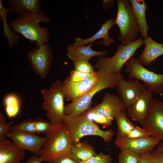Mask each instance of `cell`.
Segmentation results:
<instances>
[{
	"label": "cell",
	"mask_w": 163,
	"mask_h": 163,
	"mask_svg": "<svg viewBox=\"0 0 163 163\" xmlns=\"http://www.w3.org/2000/svg\"><path fill=\"white\" fill-rule=\"evenodd\" d=\"M153 163H163V152L156 150L151 152Z\"/></svg>",
	"instance_id": "74e56055"
},
{
	"label": "cell",
	"mask_w": 163,
	"mask_h": 163,
	"mask_svg": "<svg viewBox=\"0 0 163 163\" xmlns=\"http://www.w3.org/2000/svg\"><path fill=\"white\" fill-rule=\"evenodd\" d=\"M116 1L117 8L115 24L120 30L118 40L125 45L135 40L139 33V27L129 0Z\"/></svg>",
	"instance_id": "52a82bcc"
},
{
	"label": "cell",
	"mask_w": 163,
	"mask_h": 163,
	"mask_svg": "<svg viewBox=\"0 0 163 163\" xmlns=\"http://www.w3.org/2000/svg\"><path fill=\"white\" fill-rule=\"evenodd\" d=\"M97 71L98 80L96 85L85 96L65 106L66 115L76 116L90 110L92 98L96 94L105 89L116 88L119 80L123 77L121 73L114 74L106 71Z\"/></svg>",
	"instance_id": "3957f363"
},
{
	"label": "cell",
	"mask_w": 163,
	"mask_h": 163,
	"mask_svg": "<svg viewBox=\"0 0 163 163\" xmlns=\"http://www.w3.org/2000/svg\"><path fill=\"white\" fill-rule=\"evenodd\" d=\"M4 102L6 113L9 117H14L18 114L20 110V103L17 95L13 93L7 94L4 98Z\"/></svg>",
	"instance_id": "484cf974"
},
{
	"label": "cell",
	"mask_w": 163,
	"mask_h": 163,
	"mask_svg": "<svg viewBox=\"0 0 163 163\" xmlns=\"http://www.w3.org/2000/svg\"><path fill=\"white\" fill-rule=\"evenodd\" d=\"M41 91L43 99L42 108L46 111L50 122L54 125L63 123L66 114L62 83L57 80L51 84L48 89L42 88Z\"/></svg>",
	"instance_id": "5b68a950"
},
{
	"label": "cell",
	"mask_w": 163,
	"mask_h": 163,
	"mask_svg": "<svg viewBox=\"0 0 163 163\" xmlns=\"http://www.w3.org/2000/svg\"><path fill=\"white\" fill-rule=\"evenodd\" d=\"M140 155L128 149L120 150L118 155L119 163H138Z\"/></svg>",
	"instance_id": "83f0119b"
},
{
	"label": "cell",
	"mask_w": 163,
	"mask_h": 163,
	"mask_svg": "<svg viewBox=\"0 0 163 163\" xmlns=\"http://www.w3.org/2000/svg\"><path fill=\"white\" fill-rule=\"evenodd\" d=\"M74 69L84 73H92L94 72L93 67L87 60H79L73 62Z\"/></svg>",
	"instance_id": "f546056e"
},
{
	"label": "cell",
	"mask_w": 163,
	"mask_h": 163,
	"mask_svg": "<svg viewBox=\"0 0 163 163\" xmlns=\"http://www.w3.org/2000/svg\"><path fill=\"white\" fill-rule=\"evenodd\" d=\"M124 109L119 96L107 92L103 96L102 102L89 110L113 121L116 114Z\"/></svg>",
	"instance_id": "2e32d148"
},
{
	"label": "cell",
	"mask_w": 163,
	"mask_h": 163,
	"mask_svg": "<svg viewBox=\"0 0 163 163\" xmlns=\"http://www.w3.org/2000/svg\"><path fill=\"white\" fill-rule=\"evenodd\" d=\"M88 120L98 123L105 126H109L112 124V120L106 118L101 115L91 112L89 110L83 113Z\"/></svg>",
	"instance_id": "f1b7e54d"
},
{
	"label": "cell",
	"mask_w": 163,
	"mask_h": 163,
	"mask_svg": "<svg viewBox=\"0 0 163 163\" xmlns=\"http://www.w3.org/2000/svg\"><path fill=\"white\" fill-rule=\"evenodd\" d=\"M3 1L0 0V15L3 25L2 36H5L7 40L8 44L10 48H11L19 41V37L13 30L7 21V15L8 12V8H6L3 6Z\"/></svg>",
	"instance_id": "cb8c5ba5"
},
{
	"label": "cell",
	"mask_w": 163,
	"mask_h": 163,
	"mask_svg": "<svg viewBox=\"0 0 163 163\" xmlns=\"http://www.w3.org/2000/svg\"><path fill=\"white\" fill-rule=\"evenodd\" d=\"M5 136L11 139L13 142L21 148L38 156H40L42 146L48 139L46 136H39L35 133L14 130L6 133Z\"/></svg>",
	"instance_id": "30bf717a"
},
{
	"label": "cell",
	"mask_w": 163,
	"mask_h": 163,
	"mask_svg": "<svg viewBox=\"0 0 163 163\" xmlns=\"http://www.w3.org/2000/svg\"><path fill=\"white\" fill-rule=\"evenodd\" d=\"M156 150L163 152V141L159 144Z\"/></svg>",
	"instance_id": "ab89813d"
},
{
	"label": "cell",
	"mask_w": 163,
	"mask_h": 163,
	"mask_svg": "<svg viewBox=\"0 0 163 163\" xmlns=\"http://www.w3.org/2000/svg\"><path fill=\"white\" fill-rule=\"evenodd\" d=\"M43 161L40 156L35 155L31 156L24 163H41Z\"/></svg>",
	"instance_id": "f35d334b"
},
{
	"label": "cell",
	"mask_w": 163,
	"mask_h": 163,
	"mask_svg": "<svg viewBox=\"0 0 163 163\" xmlns=\"http://www.w3.org/2000/svg\"><path fill=\"white\" fill-rule=\"evenodd\" d=\"M116 88L124 109L127 110L138 99L145 87L137 79H126L123 77Z\"/></svg>",
	"instance_id": "7c38bea8"
},
{
	"label": "cell",
	"mask_w": 163,
	"mask_h": 163,
	"mask_svg": "<svg viewBox=\"0 0 163 163\" xmlns=\"http://www.w3.org/2000/svg\"><path fill=\"white\" fill-rule=\"evenodd\" d=\"M143 44L144 40L141 37L126 44H121L112 56H98L94 68L97 71H106L114 74L120 73L123 66Z\"/></svg>",
	"instance_id": "8992f818"
},
{
	"label": "cell",
	"mask_w": 163,
	"mask_h": 163,
	"mask_svg": "<svg viewBox=\"0 0 163 163\" xmlns=\"http://www.w3.org/2000/svg\"><path fill=\"white\" fill-rule=\"evenodd\" d=\"M11 130L35 133H36L35 119H28L12 126Z\"/></svg>",
	"instance_id": "4316f807"
},
{
	"label": "cell",
	"mask_w": 163,
	"mask_h": 163,
	"mask_svg": "<svg viewBox=\"0 0 163 163\" xmlns=\"http://www.w3.org/2000/svg\"><path fill=\"white\" fill-rule=\"evenodd\" d=\"M114 118L118 125L117 138H126L135 126L127 117L125 110L124 109L120 111Z\"/></svg>",
	"instance_id": "d4e9b609"
},
{
	"label": "cell",
	"mask_w": 163,
	"mask_h": 163,
	"mask_svg": "<svg viewBox=\"0 0 163 163\" xmlns=\"http://www.w3.org/2000/svg\"><path fill=\"white\" fill-rule=\"evenodd\" d=\"M92 45L75 46L69 44L67 48L66 55L68 58L74 62L79 60L89 61L95 56H104L108 52V50L96 51L92 49Z\"/></svg>",
	"instance_id": "ffe728a7"
},
{
	"label": "cell",
	"mask_w": 163,
	"mask_h": 163,
	"mask_svg": "<svg viewBox=\"0 0 163 163\" xmlns=\"http://www.w3.org/2000/svg\"><path fill=\"white\" fill-rule=\"evenodd\" d=\"M98 80L97 71L89 78L84 81L73 82L66 79L62 83V90L66 99L71 102L86 95L96 85Z\"/></svg>",
	"instance_id": "8fae6325"
},
{
	"label": "cell",
	"mask_w": 163,
	"mask_h": 163,
	"mask_svg": "<svg viewBox=\"0 0 163 163\" xmlns=\"http://www.w3.org/2000/svg\"><path fill=\"white\" fill-rule=\"evenodd\" d=\"M115 18H112L108 19L105 23L101 24L99 30L90 37L85 39L80 37L75 38L72 45L75 46L85 45L91 44L100 39H103L102 42L105 46H108L114 43V40L110 36L109 32L115 24Z\"/></svg>",
	"instance_id": "ac0fdd59"
},
{
	"label": "cell",
	"mask_w": 163,
	"mask_h": 163,
	"mask_svg": "<svg viewBox=\"0 0 163 163\" xmlns=\"http://www.w3.org/2000/svg\"><path fill=\"white\" fill-rule=\"evenodd\" d=\"M152 98V92L144 88L138 99L127 109L129 117L143 125L149 117Z\"/></svg>",
	"instance_id": "9a60e30c"
},
{
	"label": "cell",
	"mask_w": 163,
	"mask_h": 163,
	"mask_svg": "<svg viewBox=\"0 0 163 163\" xmlns=\"http://www.w3.org/2000/svg\"><path fill=\"white\" fill-rule=\"evenodd\" d=\"M36 133L46 134L51 129L53 125L50 122L41 118L35 119Z\"/></svg>",
	"instance_id": "1f68e13d"
},
{
	"label": "cell",
	"mask_w": 163,
	"mask_h": 163,
	"mask_svg": "<svg viewBox=\"0 0 163 163\" xmlns=\"http://www.w3.org/2000/svg\"><path fill=\"white\" fill-rule=\"evenodd\" d=\"M51 21L44 13L29 14L12 19L9 25L15 34L20 33L30 42L35 43L37 48H38L47 44L50 37L49 28L40 27L39 23L49 24Z\"/></svg>",
	"instance_id": "6da1fadb"
},
{
	"label": "cell",
	"mask_w": 163,
	"mask_h": 163,
	"mask_svg": "<svg viewBox=\"0 0 163 163\" xmlns=\"http://www.w3.org/2000/svg\"><path fill=\"white\" fill-rule=\"evenodd\" d=\"M53 57L50 46L47 44L34 48L27 53V59L32 69L42 79L49 72Z\"/></svg>",
	"instance_id": "9c48e42d"
},
{
	"label": "cell",
	"mask_w": 163,
	"mask_h": 163,
	"mask_svg": "<svg viewBox=\"0 0 163 163\" xmlns=\"http://www.w3.org/2000/svg\"><path fill=\"white\" fill-rule=\"evenodd\" d=\"M14 121L12 120L8 123H6L5 119L2 113L0 112V140L6 139L5 135L11 131V126Z\"/></svg>",
	"instance_id": "836d02e7"
},
{
	"label": "cell",
	"mask_w": 163,
	"mask_h": 163,
	"mask_svg": "<svg viewBox=\"0 0 163 163\" xmlns=\"http://www.w3.org/2000/svg\"><path fill=\"white\" fill-rule=\"evenodd\" d=\"M145 47L138 58L143 66L150 65L163 55V44L158 43L149 36L144 40Z\"/></svg>",
	"instance_id": "44dd1931"
},
{
	"label": "cell",
	"mask_w": 163,
	"mask_h": 163,
	"mask_svg": "<svg viewBox=\"0 0 163 163\" xmlns=\"http://www.w3.org/2000/svg\"><path fill=\"white\" fill-rule=\"evenodd\" d=\"M152 135L150 131L136 126L129 133L126 138L128 139H138L147 138Z\"/></svg>",
	"instance_id": "4dcf8cb0"
},
{
	"label": "cell",
	"mask_w": 163,
	"mask_h": 163,
	"mask_svg": "<svg viewBox=\"0 0 163 163\" xmlns=\"http://www.w3.org/2000/svg\"><path fill=\"white\" fill-rule=\"evenodd\" d=\"M125 72L129 78H136L143 82L147 90L161 96H163V74L150 71L142 65L138 59L132 57L125 64Z\"/></svg>",
	"instance_id": "ba28073f"
},
{
	"label": "cell",
	"mask_w": 163,
	"mask_h": 163,
	"mask_svg": "<svg viewBox=\"0 0 163 163\" xmlns=\"http://www.w3.org/2000/svg\"><path fill=\"white\" fill-rule=\"evenodd\" d=\"M48 163H78L73 160L69 155H64L59 156Z\"/></svg>",
	"instance_id": "d590c367"
},
{
	"label": "cell",
	"mask_w": 163,
	"mask_h": 163,
	"mask_svg": "<svg viewBox=\"0 0 163 163\" xmlns=\"http://www.w3.org/2000/svg\"><path fill=\"white\" fill-rule=\"evenodd\" d=\"M143 128L152 132V136L163 141V100L151 99L150 112Z\"/></svg>",
	"instance_id": "4fadbf2b"
},
{
	"label": "cell",
	"mask_w": 163,
	"mask_h": 163,
	"mask_svg": "<svg viewBox=\"0 0 163 163\" xmlns=\"http://www.w3.org/2000/svg\"><path fill=\"white\" fill-rule=\"evenodd\" d=\"M138 163H153L151 152L140 154Z\"/></svg>",
	"instance_id": "8d00e7d4"
},
{
	"label": "cell",
	"mask_w": 163,
	"mask_h": 163,
	"mask_svg": "<svg viewBox=\"0 0 163 163\" xmlns=\"http://www.w3.org/2000/svg\"><path fill=\"white\" fill-rule=\"evenodd\" d=\"M94 72L91 74L87 73L74 69L71 71L69 76L66 79L73 82H80L89 78Z\"/></svg>",
	"instance_id": "d6a6232c"
},
{
	"label": "cell",
	"mask_w": 163,
	"mask_h": 163,
	"mask_svg": "<svg viewBox=\"0 0 163 163\" xmlns=\"http://www.w3.org/2000/svg\"><path fill=\"white\" fill-rule=\"evenodd\" d=\"M160 141L157 137L152 136L142 138H117L115 143L120 150L128 149L140 155L147 152H151L159 144Z\"/></svg>",
	"instance_id": "5bb4252c"
},
{
	"label": "cell",
	"mask_w": 163,
	"mask_h": 163,
	"mask_svg": "<svg viewBox=\"0 0 163 163\" xmlns=\"http://www.w3.org/2000/svg\"><path fill=\"white\" fill-rule=\"evenodd\" d=\"M8 12L22 16L27 14H44L39 0H8Z\"/></svg>",
	"instance_id": "d6986e66"
},
{
	"label": "cell",
	"mask_w": 163,
	"mask_h": 163,
	"mask_svg": "<svg viewBox=\"0 0 163 163\" xmlns=\"http://www.w3.org/2000/svg\"><path fill=\"white\" fill-rule=\"evenodd\" d=\"M48 139L43 145L40 157L43 161H49L64 155H69L73 144L66 125H53L46 134Z\"/></svg>",
	"instance_id": "7a4b0ae2"
},
{
	"label": "cell",
	"mask_w": 163,
	"mask_h": 163,
	"mask_svg": "<svg viewBox=\"0 0 163 163\" xmlns=\"http://www.w3.org/2000/svg\"><path fill=\"white\" fill-rule=\"evenodd\" d=\"M129 1L138 23L141 37L145 39L149 36V27L146 18L147 5L144 0H130Z\"/></svg>",
	"instance_id": "7402d4cb"
},
{
	"label": "cell",
	"mask_w": 163,
	"mask_h": 163,
	"mask_svg": "<svg viewBox=\"0 0 163 163\" xmlns=\"http://www.w3.org/2000/svg\"><path fill=\"white\" fill-rule=\"evenodd\" d=\"M96 154L91 145L86 142H79L72 145L69 155L74 161L80 163Z\"/></svg>",
	"instance_id": "603a6c76"
},
{
	"label": "cell",
	"mask_w": 163,
	"mask_h": 163,
	"mask_svg": "<svg viewBox=\"0 0 163 163\" xmlns=\"http://www.w3.org/2000/svg\"><path fill=\"white\" fill-rule=\"evenodd\" d=\"M63 122L67 127L73 144L79 142L83 137L89 135L100 136L107 143L114 134L111 129H101L95 122L86 118L83 113L74 117L66 115Z\"/></svg>",
	"instance_id": "277c9868"
},
{
	"label": "cell",
	"mask_w": 163,
	"mask_h": 163,
	"mask_svg": "<svg viewBox=\"0 0 163 163\" xmlns=\"http://www.w3.org/2000/svg\"><path fill=\"white\" fill-rule=\"evenodd\" d=\"M112 161V158L110 155L100 153L80 163H111Z\"/></svg>",
	"instance_id": "e575fe53"
},
{
	"label": "cell",
	"mask_w": 163,
	"mask_h": 163,
	"mask_svg": "<svg viewBox=\"0 0 163 163\" xmlns=\"http://www.w3.org/2000/svg\"><path fill=\"white\" fill-rule=\"evenodd\" d=\"M24 150L6 139L0 140V163H19L24 158Z\"/></svg>",
	"instance_id": "e0dca14e"
}]
</instances>
